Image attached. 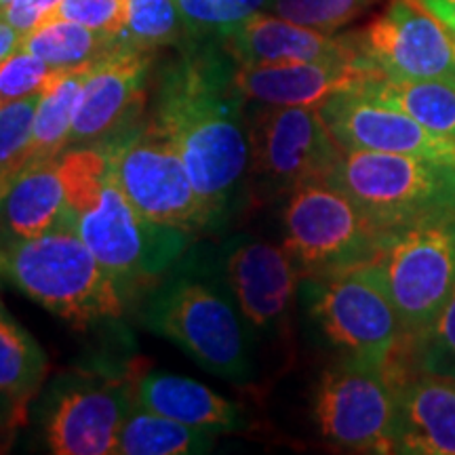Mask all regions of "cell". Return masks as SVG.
<instances>
[{
	"label": "cell",
	"instance_id": "cell-2",
	"mask_svg": "<svg viewBox=\"0 0 455 455\" xmlns=\"http://www.w3.org/2000/svg\"><path fill=\"white\" fill-rule=\"evenodd\" d=\"M140 318L207 373L238 386L255 379L259 339L221 275L215 247L188 249L144 293Z\"/></svg>",
	"mask_w": 455,
	"mask_h": 455
},
{
	"label": "cell",
	"instance_id": "cell-12",
	"mask_svg": "<svg viewBox=\"0 0 455 455\" xmlns=\"http://www.w3.org/2000/svg\"><path fill=\"white\" fill-rule=\"evenodd\" d=\"M315 422L344 453H396V390L382 373L335 361L315 390Z\"/></svg>",
	"mask_w": 455,
	"mask_h": 455
},
{
	"label": "cell",
	"instance_id": "cell-8",
	"mask_svg": "<svg viewBox=\"0 0 455 455\" xmlns=\"http://www.w3.org/2000/svg\"><path fill=\"white\" fill-rule=\"evenodd\" d=\"M249 106L251 201H278L329 180L344 150L318 106Z\"/></svg>",
	"mask_w": 455,
	"mask_h": 455
},
{
	"label": "cell",
	"instance_id": "cell-28",
	"mask_svg": "<svg viewBox=\"0 0 455 455\" xmlns=\"http://www.w3.org/2000/svg\"><path fill=\"white\" fill-rule=\"evenodd\" d=\"M124 38L152 53L167 47H184L188 34L178 0H127Z\"/></svg>",
	"mask_w": 455,
	"mask_h": 455
},
{
	"label": "cell",
	"instance_id": "cell-37",
	"mask_svg": "<svg viewBox=\"0 0 455 455\" xmlns=\"http://www.w3.org/2000/svg\"><path fill=\"white\" fill-rule=\"evenodd\" d=\"M21 44V36L0 17V61L15 53Z\"/></svg>",
	"mask_w": 455,
	"mask_h": 455
},
{
	"label": "cell",
	"instance_id": "cell-38",
	"mask_svg": "<svg viewBox=\"0 0 455 455\" xmlns=\"http://www.w3.org/2000/svg\"><path fill=\"white\" fill-rule=\"evenodd\" d=\"M9 181H0V196H3L4 188H7ZM0 270H3V253H0Z\"/></svg>",
	"mask_w": 455,
	"mask_h": 455
},
{
	"label": "cell",
	"instance_id": "cell-27",
	"mask_svg": "<svg viewBox=\"0 0 455 455\" xmlns=\"http://www.w3.org/2000/svg\"><path fill=\"white\" fill-rule=\"evenodd\" d=\"M270 4L272 0H178L190 43H224L253 15L270 11Z\"/></svg>",
	"mask_w": 455,
	"mask_h": 455
},
{
	"label": "cell",
	"instance_id": "cell-24",
	"mask_svg": "<svg viewBox=\"0 0 455 455\" xmlns=\"http://www.w3.org/2000/svg\"><path fill=\"white\" fill-rule=\"evenodd\" d=\"M89 68L91 66L60 70L41 93L26 163L49 161V158H57L66 152L72 131L74 108H76Z\"/></svg>",
	"mask_w": 455,
	"mask_h": 455
},
{
	"label": "cell",
	"instance_id": "cell-15",
	"mask_svg": "<svg viewBox=\"0 0 455 455\" xmlns=\"http://www.w3.org/2000/svg\"><path fill=\"white\" fill-rule=\"evenodd\" d=\"M155 55L124 38L121 47L89 68L66 150L104 148L144 121Z\"/></svg>",
	"mask_w": 455,
	"mask_h": 455
},
{
	"label": "cell",
	"instance_id": "cell-25",
	"mask_svg": "<svg viewBox=\"0 0 455 455\" xmlns=\"http://www.w3.org/2000/svg\"><path fill=\"white\" fill-rule=\"evenodd\" d=\"M358 91L409 114L432 133L455 140V89L430 81H395L373 78Z\"/></svg>",
	"mask_w": 455,
	"mask_h": 455
},
{
	"label": "cell",
	"instance_id": "cell-19",
	"mask_svg": "<svg viewBox=\"0 0 455 455\" xmlns=\"http://www.w3.org/2000/svg\"><path fill=\"white\" fill-rule=\"evenodd\" d=\"M396 390V453L455 455V378L411 371Z\"/></svg>",
	"mask_w": 455,
	"mask_h": 455
},
{
	"label": "cell",
	"instance_id": "cell-32",
	"mask_svg": "<svg viewBox=\"0 0 455 455\" xmlns=\"http://www.w3.org/2000/svg\"><path fill=\"white\" fill-rule=\"evenodd\" d=\"M57 72L60 70L51 68L41 57L17 49L7 60L0 61V100L3 104H9L28 95L43 93Z\"/></svg>",
	"mask_w": 455,
	"mask_h": 455
},
{
	"label": "cell",
	"instance_id": "cell-13",
	"mask_svg": "<svg viewBox=\"0 0 455 455\" xmlns=\"http://www.w3.org/2000/svg\"><path fill=\"white\" fill-rule=\"evenodd\" d=\"M367 66L395 81H430L455 89V44L447 26L415 0H390L352 34Z\"/></svg>",
	"mask_w": 455,
	"mask_h": 455
},
{
	"label": "cell",
	"instance_id": "cell-39",
	"mask_svg": "<svg viewBox=\"0 0 455 455\" xmlns=\"http://www.w3.org/2000/svg\"><path fill=\"white\" fill-rule=\"evenodd\" d=\"M11 3H15V0H0V11H3L4 7H9Z\"/></svg>",
	"mask_w": 455,
	"mask_h": 455
},
{
	"label": "cell",
	"instance_id": "cell-35",
	"mask_svg": "<svg viewBox=\"0 0 455 455\" xmlns=\"http://www.w3.org/2000/svg\"><path fill=\"white\" fill-rule=\"evenodd\" d=\"M24 422V409H20L15 403H11L7 396L0 395V443H4L3 439H9L11 432H15V428H20Z\"/></svg>",
	"mask_w": 455,
	"mask_h": 455
},
{
	"label": "cell",
	"instance_id": "cell-6",
	"mask_svg": "<svg viewBox=\"0 0 455 455\" xmlns=\"http://www.w3.org/2000/svg\"><path fill=\"white\" fill-rule=\"evenodd\" d=\"M76 232L110 272L123 298L146 293L190 249V232L148 220L127 201L110 169L100 196L74 215Z\"/></svg>",
	"mask_w": 455,
	"mask_h": 455
},
{
	"label": "cell",
	"instance_id": "cell-1",
	"mask_svg": "<svg viewBox=\"0 0 455 455\" xmlns=\"http://www.w3.org/2000/svg\"><path fill=\"white\" fill-rule=\"evenodd\" d=\"M156 72L148 121L178 150L212 232L251 203L249 104L224 43H190Z\"/></svg>",
	"mask_w": 455,
	"mask_h": 455
},
{
	"label": "cell",
	"instance_id": "cell-5",
	"mask_svg": "<svg viewBox=\"0 0 455 455\" xmlns=\"http://www.w3.org/2000/svg\"><path fill=\"white\" fill-rule=\"evenodd\" d=\"M327 184L344 192L382 235L455 215V164L449 163L344 150Z\"/></svg>",
	"mask_w": 455,
	"mask_h": 455
},
{
	"label": "cell",
	"instance_id": "cell-3",
	"mask_svg": "<svg viewBox=\"0 0 455 455\" xmlns=\"http://www.w3.org/2000/svg\"><path fill=\"white\" fill-rule=\"evenodd\" d=\"M306 308L338 361L382 373L392 386L413 371L411 346L375 261L301 278Z\"/></svg>",
	"mask_w": 455,
	"mask_h": 455
},
{
	"label": "cell",
	"instance_id": "cell-31",
	"mask_svg": "<svg viewBox=\"0 0 455 455\" xmlns=\"http://www.w3.org/2000/svg\"><path fill=\"white\" fill-rule=\"evenodd\" d=\"M411 367L419 373L455 378V284L439 316L415 344Z\"/></svg>",
	"mask_w": 455,
	"mask_h": 455
},
{
	"label": "cell",
	"instance_id": "cell-33",
	"mask_svg": "<svg viewBox=\"0 0 455 455\" xmlns=\"http://www.w3.org/2000/svg\"><path fill=\"white\" fill-rule=\"evenodd\" d=\"M51 20L76 21L93 30L124 34L127 0H61Z\"/></svg>",
	"mask_w": 455,
	"mask_h": 455
},
{
	"label": "cell",
	"instance_id": "cell-10",
	"mask_svg": "<svg viewBox=\"0 0 455 455\" xmlns=\"http://www.w3.org/2000/svg\"><path fill=\"white\" fill-rule=\"evenodd\" d=\"M382 236L361 209L327 181L306 184L284 196L283 247L301 278L367 264L378 253Z\"/></svg>",
	"mask_w": 455,
	"mask_h": 455
},
{
	"label": "cell",
	"instance_id": "cell-18",
	"mask_svg": "<svg viewBox=\"0 0 455 455\" xmlns=\"http://www.w3.org/2000/svg\"><path fill=\"white\" fill-rule=\"evenodd\" d=\"M224 47L238 66H276L325 60L365 61L358 53L352 34L335 36L268 13H258L244 21L224 38Z\"/></svg>",
	"mask_w": 455,
	"mask_h": 455
},
{
	"label": "cell",
	"instance_id": "cell-23",
	"mask_svg": "<svg viewBox=\"0 0 455 455\" xmlns=\"http://www.w3.org/2000/svg\"><path fill=\"white\" fill-rule=\"evenodd\" d=\"M215 435L133 403L118 435L123 455H201L213 451Z\"/></svg>",
	"mask_w": 455,
	"mask_h": 455
},
{
	"label": "cell",
	"instance_id": "cell-29",
	"mask_svg": "<svg viewBox=\"0 0 455 455\" xmlns=\"http://www.w3.org/2000/svg\"><path fill=\"white\" fill-rule=\"evenodd\" d=\"M378 0H272L270 13L312 28L335 34L363 17Z\"/></svg>",
	"mask_w": 455,
	"mask_h": 455
},
{
	"label": "cell",
	"instance_id": "cell-22",
	"mask_svg": "<svg viewBox=\"0 0 455 455\" xmlns=\"http://www.w3.org/2000/svg\"><path fill=\"white\" fill-rule=\"evenodd\" d=\"M124 34L93 30L76 21L51 20L21 41L20 49L41 57L55 70H72L98 64L121 47Z\"/></svg>",
	"mask_w": 455,
	"mask_h": 455
},
{
	"label": "cell",
	"instance_id": "cell-11",
	"mask_svg": "<svg viewBox=\"0 0 455 455\" xmlns=\"http://www.w3.org/2000/svg\"><path fill=\"white\" fill-rule=\"evenodd\" d=\"M100 150L106 152L112 180L144 218L190 235L212 232L178 150L148 116Z\"/></svg>",
	"mask_w": 455,
	"mask_h": 455
},
{
	"label": "cell",
	"instance_id": "cell-4",
	"mask_svg": "<svg viewBox=\"0 0 455 455\" xmlns=\"http://www.w3.org/2000/svg\"><path fill=\"white\" fill-rule=\"evenodd\" d=\"M0 253L3 275L74 327L112 323L124 312L127 299L76 232L72 212L41 236L0 244Z\"/></svg>",
	"mask_w": 455,
	"mask_h": 455
},
{
	"label": "cell",
	"instance_id": "cell-26",
	"mask_svg": "<svg viewBox=\"0 0 455 455\" xmlns=\"http://www.w3.org/2000/svg\"><path fill=\"white\" fill-rule=\"evenodd\" d=\"M47 355L38 341L0 306V395L28 411L47 378Z\"/></svg>",
	"mask_w": 455,
	"mask_h": 455
},
{
	"label": "cell",
	"instance_id": "cell-30",
	"mask_svg": "<svg viewBox=\"0 0 455 455\" xmlns=\"http://www.w3.org/2000/svg\"><path fill=\"white\" fill-rule=\"evenodd\" d=\"M41 93L0 106V181H9L26 164L34 116Z\"/></svg>",
	"mask_w": 455,
	"mask_h": 455
},
{
	"label": "cell",
	"instance_id": "cell-20",
	"mask_svg": "<svg viewBox=\"0 0 455 455\" xmlns=\"http://www.w3.org/2000/svg\"><path fill=\"white\" fill-rule=\"evenodd\" d=\"M133 398L138 405L150 411L178 419L192 428L207 430L215 436L247 428V415L243 407L184 375L167 371L138 373Z\"/></svg>",
	"mask_w": 455,
	"mask_h": 455
},
{
	"label": "cell",
	"instance_id": "cell-9",
	"mask_svg": "<svg viewBox=\"0 0 455 455\" xmlns=\"http://www.w3.org/2000/svg\"><path fill=\"white\" fill-rule=\"evenodd\" d=\"M135 378L104 363L60 373L43 398L41 430L55 455L116 453L123 422L133 407Z\"/></svg>",
	"mask_w": 455,
	"mask_h": 455
},
{
	"label": "cell",
	"instance_id": "cell-14",
	"mask_svg": "<svg viewBox=\"0 0 455 455\" xmlns=\"http://www.w3.org/2000/svg\"><path fill=\"white\" fill-rule=\"evenodd\" d=\"M221 275L258 339H287L301 276L283 244L235 235L215 247Z\"/></svg>",
	"mask_w": 455,
	"mask_h": 455
},
{
	"label": "cell",
	"instance_id": "cell-36",
	"mask_svg": "<svg viewBox=\"0 0 455 455\" xmlns=\"http://www.w3.org/2000/svg\"><path fill=\"white\" fill-rule=\"evenodd\" d=\"M415 3L422 4L445 26H455V0H415Z\"/></svg>",
	"mask_w": 455,
	"mask_h": 455
},
{
	"label": "cell",
	"instance_id": "cell-34",
	"mask_svg": "<svg viewBox=\"0 0 455 455\" xmlns=\"http://www.w3.org/2000/svg\"><path fill=\"white\" fill-rule=\"evenodd\" d=\"M61 0H15L9 7L0 11V17H3L7 24L13 28V30L20 34L21 41L32 34L36 28L47 24L51 15L55 13V9L60 7Z\"/></svg>",
	"mask_w": 455,
	"mask_h": 455
},
{
	"label": "cell",
	"instance_id": "cell-41",
	"mask_svg": "<svg viewBox=\"0 0 455 455\" xmlns=\"http://www.w3.org/2000/svg\"><path fill=\"white\" fill-rule=\"evenodd\" d=\"M0 106H3V100H0Z\"/></svg>",
	"mask_w": 455,
	"mask_h": 455
},
{
	"label": "cell",
	"instance_id": "cell-21",
	"mask_svg": "<svg viewBox=\"0 0 455 455\" xmlns=\"http://www.w3.org/2000/svg\"><path fill=\"white\" fill-rule=\"evenodd\" d=\"M68 213L60 156L26 163L0 196V244L41 236Z\"/></svg>",
	"mask_w": 455,
	"mask_h": 455
},
{
	"label": "cell",
	"instance_id": "cell-7",
	"mask_svg": "<svg viewBox=\"0 0 455 455\" xmlns=\"http://www.w3.org/2000/svg\"><path fill=\"white\" fill-rule=\"evenodd\" d=\"M413 348L455 284V215L384 232L373 258Z\"/></svg>",
	"mask_w": 455,
	"mask_h": 455
},
{
	"label": "cell",
	"instance_id": "cell-17",
	"mask_svg": "<svg viewBox=\"0 0 455 455\" xmlns=\"http://www.w3.org/2000/svg\"><path fill=\"white\" fill-rule=\"evenodd\" d=\"M379 76L361 60L238 66L236 87L247 104L321 106L339 91L356 89Z\"/></svg>",
	"mask_w": 455,
	"mask_h": 455
},
{
	"label": "cell",
	"instance_id": "cell-40",
	"mask_svg": "<svg viewBox=\"0 0 455 455\" xmlns=\"http://www.w3.org/2000/svg\"><path fill=\"white\" fill-rule=\"evenodd\" d=\"M447 30H449V34H451V38H453V44H455V26H447Z\"/></svg>",
	"mask_w": 455,
	"mask_h": 455
},
{
	"label": "cell",
	"instance_id": "cell-16",
	"mask_svg": "<svg viewBox=\"0 0 455 455\" xmlns=\"http://www.w3.org/2000/svg\"><path fill=\"white\" fill-rule=\"evenodd\" d=\"M341 150L388 152L455 164V140L436 135L398 108L346 89L318 106Z\"/></svg>",
	"mask_w": 455,
	"mask_h": 455
},
{
	"label": "cell",
	"instance_id": "cell-42",
	"mask_svg": "<svg viewBox=\"0 0 455 455\" xmlns=\"http://www.w3.org/2000/svg\"><path fill=\"white\" fill-rule=\"evenodd\" d=\"M0 275H3V270H0Z\"/></svg>",
	"mask_w": 455,
	"mask_h": 455
}]
</instances>
